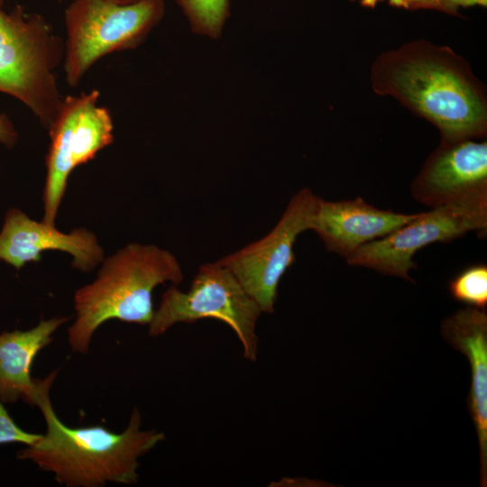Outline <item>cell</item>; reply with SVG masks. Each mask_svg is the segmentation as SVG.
I'll list each match as a JSON object with an SVG mask.
<instances>
[{
    "label": "cell",
    "instance_id": "obj_1",
    "mask_svg": "<svg viewBox=\"0 0 487 487\" xmlns=\"http://www.w3.org/2000/svg\"><path fill=\"white\" fill-rule=\"evenodd\" d=\"M57 371L41 381L36 402L44 418L46 432L32 445L17 453V458L51 473L67 487H100L107 483L138 482L139 458L165 439L162 432L141 430L142 416L135 408L121 433L95 425L70 427L55 413L50 389Z\"/></svg>",
    "mask_w": 487,
    "mask_h": 487
},
{
    "label": "cell",
    "instance_id": "obj_2",
    "mask_svg": "<svg viewBox=\"0 0 487 487\" xmlns=\"http://www.w3.org/2000/svg\"><path fill=\"white\" fill-rule=\"evenodd\" d=\"M182 280L176 257L154 244L132 243L104 259L96 278L74 294L76 318L68 329L71 349L88 353L93 335L110 319L149 325L153 289Z\"/></svg>",
    "mask_w": 487,
    "mask_h": 487
},
{
    "label": "cell",
    "instance_id": "obj_3",
    "mask_svg": "<svg viewBox=\"0 0 487 487\" xmlns=\"http://www.w3.org/2000/svg\"><path fill=\"white\" fill-rule=\"evenodd\" d=\"M64 42L39 14L0 6V92L22 102L49 129L61 106L55 70Z\"/></svg>",
    "mask_w": 487,
    "mask_h": 487
},
{
    "label": "cell",
    "instance_id": "obj_4",
    "mask_svg": "<svg viewBox=\"0 0 487 487\" xmlns=\"http://www.w3.org/2000/svg\"><path fill=\"white\" fill-rule=\"evenodd\" d=\"M164 13L163 0H140L127 5L73 0L65 10L63 68L67 84L77 87L104 56L137 47Z\"/></svg>",
    "mask_w": 487,
    "mask_h": 487
},
{
    "label": "cell",
    "instance_id": "obj_5",
    "mask_svg": "<svg viewBox=\"0 0 487 487\" xmlns=\"http://www.w3.org/2000/svg\"><path fill=\"white\" fill-rule=\"evenodd\" d=\"M262 313L232 271L216 261L199 268L188 291L172 285L162 294L148 325L149 335H161L177 323L218 319L234 330L244 358L254 362L258 354L255 329Z\"/></svg>",
    "mask_w": 487,
    "mask_h": 487
},
{
    "label": "cell",
    "instance_id": "obj_6",
    "mask_svg": "<svg viewBox=\"0 0 487 487\" xmlns=\"http://www.w3.org/2000/svg\"><path fill=\"white\" fill-rule=\"evenodd\" d=\"M391 89L442 132L447 142L482 135L483 104L469 82L445 63L429 58L406 60L391 73Z\"/></svg>",
    "mask_w": 487,
    "mask_h": 487
},
{
    "label": "cell",
    "instance_id": "obj_7",
    "mask_svg": "<svg viewBox=\"0 0 487 487\" xmlns=\"http://www.w3.org/2000/svg\"><path fill=\"white\" fill-rule=\"evenodd\" d=\"M99 91L93 89L63 98L59 113L48 129L51 143L46 155L42 222L55 225L70 173L92 160L114 141L109 110L98 105Z\"/></svg>",
    "mask_w": 487,
    "mask_h": 487
},
{
    "label": "cell",
    "instance_id": "obj_8",
    "mask_svg": "<svg viewBox=\"0 0 487 487\" xmlns=\"http://www.w3.org/2000/svg\"><path fill=\"white\" fill-rule=\"evenodd\" d=\"M487 231V201L445 206L418 213L416 217L384 237L370 242L345 259L351 266L413 281L414 255L435 243H448L470 232Z\"/></svg>",
    "mask_w": 487,
    "mask_h": 487
},
{
    "label": "cell",
    "instance_id": "obj_9",
    "mask_svg": "<svg viewBox=\"0 0 487 487\" xmlns=\"http://www.w3.org/2000/svg\"><path fill=\"white\" fill-rule=\"evenodd\" d=\"M317 200L308 188H303L293 195L268 234L217 260L232 271L262 312L273 313L279 282L295 262L298 236L310 230Z\"/></svg>",
    "mask_w": 487,
    "mask_h": 487
},
{
    "label": "cell",
    "instance_id": "obj_10",
    "mask_svg": "<svg viewBox=\"0 0 487 487\" xmlns=\"http://www.w3.org/2000/svg\"><path fill=\"white\" fill-rule=\"evenodd\" d=\"M410 196L430 208L487 201V143L446 142L414 179Z\"/></svg>",
    "mask_w": 487,
    "mask_h": 487
},
{
    "label": "cell",
    "instance_id": "obj_11",
    "mask_svg": "<svg viewBox=\"0 0 487 487\" xmlns=\"http://www.w3.org/2000/svg\"><path fill=\"white\" fill-rule=\"evenodd\" d=\"M49 250L69 253L72 267L83 272L93 271L105 259L96 236L86 228L62 233L18 208L6 212L0 232V261L20 270L26 262H40L41 253Z\"/></svg>",
    "mask_w": 487,
    "mask_h": 487
},
{
    "label": "cell",
    "instance_id": "obj_12",
    "mask_svg": "<svg viewBox=\"0 0 487 487\" xmlns=\"http://www.w3.org/2000/svg\"><path fill=\"white\" fill-rule=\"evenodd\" d=\"M416 216L380 209L362 198L339 201L318 198L310 230L319 236L328 252L346 259L363 245L384 237Z\"/></svg>",
    "mask_w": 487,
    "mask_h": 487
},
{
    "label": "cell",
    "instance_id": "obj_13",
    "mask_svg": "<svg viewBox=\"0 0 487 487\" xmlns=\"http://www.w3.org/2000/svg\"><path fill=\"white\" fill-rule=\"evenodd\" d=\"M443 338L466 355L472 372L468 409L475 426L480 450V485H487V314L485 308L466 307L446 317Z\"/></svg>",
    "mask_w": 487,
    "mask_h": 487
},
{
    "label": "cell",
    "instance_id": "obj_14",
    "mask_svg": "<svg viewBox=\"0 0 487 487\" xmlns=\"http://www.w3.org/2000/svg\"><path fill=\"white\" fill-rule=\"evenodd\" d=\"M69 317H51L25 331L0 334V401L14 404L19 400L36 406L41 380L31 369L36 355L52 341V335Z\"/></svg>",
    "mask_w": 487,
    "mask_h": 487
},
{
    "label": "cell",
    "instance_id": "obj_15",
    "mask_svg": "<svg viewBox=\"0 0 487 487\" xmlns=\"http://www.w3.org/2000/svg\"><path fill=\"white\" fill-rule=\"evenodd\" d=\"M195 33L217 38L229 15V0H177Z\"/></svg>",
    "mask_w": 487,
    "mask_h": 487
},
{
    "label": "cell",
    "instance_id": "obj_16",
    "mask_svg": "<svg viewBox=\"0 0 487 487\" xmlns=\"http://www.w3.org/2000/svg\"><path fill=\"white\" fill-rule=\"evenodd\" d=\"M454 299L470 307L485 308L487 305V266L471 265L458 273L448 285Z\"/></svg>",
    "mask_w": 487,
    "mask_h": 487
},
{
    "label": "cell",
    "instance_id": "obj_17",
    "mask_svg": "<svg viewBox=\"0 0 487 487\" xmlns=\"http://www.w3.org/2000/svg\"><path fill=\"white\" fill-rule=\"evenodd\" d=\"M0 401V445L8 443H21L26 446L34 444L41 436L24 431L10 417L7 410Z\"/></svg>",
    "mask_w": 487,
    "mask_h": 487
},
{
    "label": "cell",
    "instance_id": "obj_18",
    "mask_svg": "<svg viewBox=\"0 0 487 487\" xmlns=\"http://www.w3.org/2000/svg\"><path fill=\"white\" fill-rule=\"evenodd\" d=\"M18 140V133L5 114H0V143L7 148L14 147Z\"/></svg>",
    "mask_w": 487,
    "mask_h": 487
},
{
    "label": "cell",
    "instance_id": "obj_19",
    "mask_svg": "<svg viewBox=\"0 0 487 487\" xmlns=\"http://www.w3.org/2000/svg\"><path fill=\"white\" fill-rule=\"evenodd\" d=\"M391 5L406 8H436L449 12L446 0H390Z\"/></svg>",
    "mask_w": 487,
    "mask_h": 487
},
{
    "label": "cell",
    "instance_id": "obj_20",
    "mask_svg": "<svg viewBox=\"0 0 487 487\" xmlns=\"http://www.w3.org/2000/svg\"><path fill=\"white\" fill-rule=\"evenodd\" d=\"M447 6L449 8V12H454L457 8V6H470V5H485L486 0H446Z\"/></svg>",
    "mask_w": 487,
    "mask_h": 487
},
{
    "label": "cell",
    "instance_id": "obj_21",
    "mask_svg": "<svg viewBox=\"0 0 487 487\" xmlns=\"http://www.w3.org/2000/svg\"><path fill=\"white\" fill-rule=\"evenodd\" d=\"M106 1H110L113 3L120 4V5H127V4L138 2L140 0H106Z\"/></svg>",
    "mask_w": 487,
    "mask_h": 487
},
{
    "label": "cell",
    "instance_id": "obj_22",
    "mask_svg": "<svg viewBox=\"0 0 487 487\" xmlns=\"http://www.w3.org/2000/svg\"><path fill=\"white\" fill-rule=\"evenodd\" d=\"M380 0H363L362 3L367 6H373Z\"/></svg>",
    "mask_w": 487,
    "mask_h": 487
},
{
    "label": "cell",
    "instance_id": "obj_23",
    "mask_svg": "<svg viewBox=\"0 0 487 487\" xmlns=\"http://www.w3.org/2000/svg\"><path fill=\"white\" fill-rule=\"evenodd\" d=\"M7 0H0V6H4L5 3L6 2Z\"/></svg>",
    "mask_w": 487,
    "mask_h": 487
}]
</instances>
